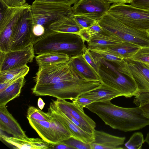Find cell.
<instances>
[{"label":"cell","mask_w":149,"mask_h":149,"mask_svg":"<svg viewBox=\"0 0 149 149\" xmlns=\"http://www.w3.org/2000/svg\"><path fill=\"white\" fill-rule=\"evenodd\" d=\"M85 108L96 114L105 124L113 129L130 132L149 125V119L144 116L139 107H121L109 100L93 102Z\"/></svg>","instance_id":"obj_1"},{"label":"cell","mask_w":149,"mask_h":149,"mask_svg":"<svg viewBox=\"0 0 149 149\" xmlns=\"http://www.w3.org/2000/svg\"><path fill=\"white\" fill-rule=\"evenodd\" d=\"M85 42L79 35L51 30L33 44L35 54L49 53L66 54L70 58L82 54L86 47Z\"/></svg>","instance_id":"obj_2"},{"label":"cell","mask_w":149,"mask_h":149,"mask_svg":"<svg viewBox=\"0 0 149 149\" xmlns=\"http://www.w3.org/2000/svg\"><path fill=\"white\" fill-rule=\"evenodd\" d=\"M102 31L113 34L124 41L137 44L141 47L149 46L147 31L128 26L108 13L98 20Z\"/></svg>","instance_id":"obj_3"},{"label":"cell","mask_w":149,"mask_h":149,"mask_svg":"<svg viewBox=\"0 0 149 149\" xmlns=\"http://www.w3.org/2000/svg\"><path fill=\"white\" fill-rule=\"evenodd\" d=\"M111 63L101 58L98 72L101 82L118 91L125 97L135 96L139 92L137 85Z\"/></svg>","instance_id":"obj_4"},{"label":"cell","mask_w":149,"mask_h":149,"mask_svg":"<svg viewBox=\"0 0 149 149\" xmlns=\"http://www.w3.org/2000/svg\"><path fill=\"white\" fill-rule=\"evenodd\" d=\"M71 7L61 3L34 1L30 8L32 25L40 24L49 29L52 23L72 12Z\"/></svg>","instance_id":"obj_5"},{"label":"cell","mask_w":149,"mask_h":149,"mask_svg":"<svg viewBox=\"0 0 149 149\" xmlns=\"http://www.w3.org/2000/svg\"><path fill=\"white\" fill-rule=\"evenodd\" d=\"M108 13L128 26L143 31H149V10L131 5L113 3Z\"/></svg>","instance_id":"obj_6"},{"label":"cell","mask_w":149,"mask_h":149,"mask_svg":"<svg viewBox=\"0 0 149 149\" xmlns=\"http://www.w3.org/2000/svg\"><path fill=\"white\" fill-rule=\"evenodd\" d=\"M81 78L67 62L39 67L35 77V85L53 84Z\"/></svg>","instance_id":"obj_7"},{"label":"cell","mask_w":149,"mask_h":149,"mask_svg":"<svg viewBox=\"0 0 149 149\" xmlns=\"http://www.w3.org/2000/svg\"><path fill=\"white\" fill-rule=\"evenodd\" d=\"M26 4L6 8L0 15V52L10 51V45L14 32L25 10Z\"/></svg>","instance_id":"obj_8"},{"label":"cell","mask_w":149,"mask_h":149,"mask_svg":"<svg viewBox=\"0 0 149 149\" xmlns=\"http://www.w3.org/2000/svg\"><path fill=\"white\" fill-rule=\"evenodd\" d=\"M117 66L120 73L137 85L139 92H149V64L123 59Z\"/></svg>","instance_id":"obj_9"},{"label":"cell","mask_w":149,"mask_h":149,"mask_svg":"<svg viewBox=\"0 0 149 149\" xmlns=\"http://www.w3.org/2000/svg\"><path fill=\"white\" fill-rule=\"evenodd\" d=\"M0 53V72L26 65L35 57L33 44L22 49Z\"/></svg>","instance_id":"obj_10"},{"label":"cell","mask_w":149,"mask_h":149,"mask_svg":"<svg viewBox=\"0 0 149 149\" xmlns=\"http://www.w3.org/2000/svg\"><path fill=\"white\" fill-rule=\"evenodd\" d=\"M30 8L26 9L14 32L10 51L23 49L33 42L32 24Z\"/></svg>","instance_id":"obj_11"},{"label":"cell","mask_w":149,"mask_h":149,"mask_svg":"<svg viewBox=\"0 0 149 149\" xmlns=\"http://www.w3.org/2000/svg\"><path fill=\"white\" fill-rule=\"evenodd\" d=\"M111 3L107 0H79L71 8L74 15H85L98 20L108 13Z\"/></svg>","instance_id":"obj_12"},{"label":"cell","mask_w":149,"mask_h":149,"mask_svg":"<svg viewBox=\"0 0 149 149\" xmlns=\"http://www.w3.org/2000/svg\"><path fill=\"white\" fill-rule=\"evenodd\" d=\"M57 107L68 118H72L79 122L86 132L94 134L96 126L95 123L74 102L67 101L65 100L57 99L53 100Z\"/></svg>","instance_id":"obj_13"},{"label":"cell","mask_w":149,"mask_h":149,"mask_svg":"<svg viewBox=\"0 0 149 149\" xmlns=\"http://www.w3.org/2000/svg\"><path fill=\"white\" fill-rule=\"evenodd\" d=\"M48 111L52 113L63 125L73 137L89 143L93 141L94 134L85 132L75 125L57 107L53 100L50 103Z\"/></svg>","instance_id":"obj_14"},{"label":"cell","mask_w":149,"mask_h":149,"mask_svg":"<svg viewBox=\"0 0 149 149\" xmlns=\"http://www.w3.org/2000/svg\"><path fill=\"white\" fill-rule=\"evenodd\" d=\"M94 140L90 143L91 149H120L125 137L113 135L104 132L95 130Z\"/></svg>","instance_id":"obj_15"},{"label":"cell","mask_w":149,"mask_h":149,"mask_svg":"<svg viewBox=\"0 0 149 149\" xmlns=\"http://www.w3.org/2000/svg\"><path fill=\"white\" fill-rule=\"evenodd\" d=\"M0 130L18 138L28 137L17 120L8 111L6 106H0Z\"/></svg>","instance_id":"obj_16"},{"label":"cell","mask_w":149,"mask_h":149,"mask_svg":"<svg viewBox=\"0 0 149 149\" xmlns=\"http://www.w3.org/2000/svg\"><path fill=\"white\" fill-rule=\"evenodd\" d=\"M0 138L16 149H49L51 144L39 138H18L1 134Z\"/></svg>","instance_id":"obj_17"},{"label":"cell","mask_w":149,"mask_h":149,"mask_svg":"<svg viewBox=\"0 0 149 149\" xmlns=\"http://www.w3.org/2000/svg\"><path fill=\"white\" fill-rule=\"evenodd\" d=\"M124 42L116 36L102 31L91 38L87 43L89 49L99 47L111 48L121 44Z\"/></svg>","instance_id":"obj_18"},{"label":"cell","mask_w":149,"mask_h":149,"mask_svg":"<svg viewBox=\"0 0 149 149\" xmlns=\"http://www.w3.org/2000/svg\"><path fill=\"white\" fill-rule=\"evenodd\" d=\"M49 28L55 32L72 33L79 35L82 29L74 19L72 11L52 23L49 26Z\"/></svg>","instance_id":"obj_19"},{"label":"cell","mask_w":149,"mask_h":149,"mask_svg":"<svg viewBox=\"0 0 149 149\" xmlns=\"http://www.w3.org/2000/svg\"><path fill=\"white\" fill-rule=\"evenodd\" d=\"M68 62L81 78L100 81L99 76L82 57V54L70 58Z\"/></svg>","instance_id":"obj_20"},{"label":"cell","mask_w":149,"mask_h":149,"mask_svg":"<svg viewBox=\"0 0 149 149\" xmlns=\"http://www.w3.org/2000/svg\"><path fill=\"white\" fill-rule=\"evenodd\" d=\"M27 118L31 126L42 139L50 144L59 143L50 122Z\"/></svg>","instance_id":"obj_21"},{"label":"cell","mask_w":149,"mask_h":149,"mask_svg":"<svg viewBox=\"0 0 149 149\" xmlns=\"http://www.w3.org/2000/svg\"><path fill=\"white\" fill-rule=\"evenodd\" d=\"M98 87L85 93L79 96L93 99L94 102L111 100L116 97L123 96L118 91L102 83Z\"/></svg>","instance_id":"obj_22"},{"label":"cell","mask_w":149,"mask_h":149,"mask_svg":"<svg viewBox=\"0 0 149 149\" xmlns=\"http://www.w3.org/2000/svg\"><path fill=\"white\" fill-rule=\"evenodd\" d=\"M25 83L24 77H21L0 92V106H6L8 102L19 97Z\"/></svg>","instance_id":"obj_23"},{"label":"cell","mask_w":149,"mask_h":149,"mask_svg":"<svg viewBox=\"0 0 149 149\" xmlns=\"http://www.w3.org/2000/svg\"><path fill=\"white\" fill-rule=\"evenodd\" d=\"M39 67L67 62L70 59L67 54L62 53L49 52L38 55L35 57Z\"/></svg>","instance_id":"obj_24"},{"label":"cell","mask_w":149,"mask_h":149,"mask_svg":"<svg viewBox=\"0 0 149 149\" xmlns=\"http://www.w3.org/2000/svg\"><path fill=\"white\" fill-rule=\"evenodd\" d=\"M140 47V46L135 44L124 42L116 47L105 49L117 57L128 59Z\"/></svg>","instance_id":"obj_25"},{"label":"cell","mask_w":149,"mask_h":149,"mask_svg":"<svg viewBox=\"0 0 149 149\" xmlns=\"http://www.w3.org/2000/svg\"><path fill=\"white\" fill-rule=\"evenodd\" d=\"M29 68L27 65L0 72V83L15 81L24 77L28 73Z\"/></svg>","instance_id":"obj_26"},{"label":"cell","mask_w":149,"mask_h":149,"mask_svg":"<svg viewBox=\"0 0 149 149\" xmlns=\"http://www.w3.org/2000/svg\"><path fill=\"white\" fill-rule=\"evenodd\" d=\"M48 112L51 117L50 123L59 143L72 137L70 132L54 115L49 111Z\"/></svg>","instance_id":"obj_27"},{"label":"cell","mask_w":149,"mask_h":149,"mask_svg":"<svg viewBox=\"0 0 149 149\" xmlns=\"http://www.w3.org/2000/svg\"><path fill=\"white\" fill-rule=\"evenodd\" d=\"M134 102L139 107L143 115L149 119V92H139Z\"/></svg>","instance_id":"obj_28"},{"label":"cell","mask_w":149,"mask_h":149,"mask_svg":"<svg viewBox=\"0 0 149 149\" xmlns=\"http://www.w3.org/2000/svg\"><path fill=\"white\" fill-rule=\"evenodd\" d=\"M89 49L95 55L117 65L123 59L116 56L105 49L96 47Z\"/></svg>","instance_id":"obj_29"},{"label":"cell","mask_w":149,"mask_h":149,"mask_svg":"<svg viewBox=\"0 0 149 149\" xmlns=\"http://www.w3.org/2000/svg\"><path fill=\"white\" fill-rule=\"evenodd\" d=\"M102 30L98 20L88 27L82 29L79 34L83 40L87 43L88 42L91 38Z\"/></svg>","instance_id":"obj_30"},{"label":"cell","mask_w":149,"mask_h":149,"mask_svg":"<svg viewBox=\"0 0 149 149\" xmlns=\"http://www.w3.org/2000/svg\"><path fill=\"white\" fill-rule=\"evenodd\" d=\"M27 118L36 120L50 122L51 117L49 113H45L33 106L29 107L27 111Z\"/></svg>","instance_id":"obj_31"},{"label":"cell","mask_w":149,"mask_h":149,"mask_svg":"<svg viewBox=\"0 0 149 149\" xmlns=\"http://www.w3.org/2000/svg\"><path fill=\"white\" fill-rule=\"evenodd\" d=\"M145 142L143 135L141 132L134 133L129 140L125 144L126 148L140 149Z\"/></svg>","instance_id":"obj_32"},{"label":"cell","mask_w":149,"mask_h":149,"mask_svg":"<svg viewBox=\"0 0 149 149\" xmlns=\"http://www.w3.org/2000/svg\"><path fill=\"white\" fill-rule=\"evenodd\" d=\"M82 56L99 76L98 72L101 58L95 55L87 47L82 54Z\"/></svg>","instance_id":"obj_33"},{"label":"cell","mask_w":149,"mask_h":149,"mask_svg":"<svg viewBox=\"0 0 149 149\" xmlns=\"http://www.w3.org/2000/svg\"><path fill=\"white\" fill-rule=\"evenodd\" d=\"M128 59L149 64V46L140 48Z\"/></svg>","instance_id":"obj_34"},{"label":"cell","mask_w":149,"mask_h":149,"mask_svg":"<svg viewBox=\"0 0 149 149\" xmlns=\"http://www.w3.org/2000/svg\"><path fill=\"white\" fill-rule=\"evenodd\" d=\"M62 141L72 149H91L90 143L84 142L73 137Z\"/></svg>","instance_id":"obj_35"},{"label":"cell","mask_w":149,"mask_h":149,"mask_svg":"<svg viewBox=\"0 0 149 149\" xmlns=\"http://www.w3.org/2000/svg\"><path fill=\"white\" fill-rule=\"evenodd\" d=\"M50 31L49 29H47L41 25H33L32 31L33 35V45L36 42L45 36Z\"/></svg>","instance_id":"obj_36"},{"label":"cell","mask_w":149,"mask_h":149,"mask_svg":"<svg viewBox=\"0 0 149 149\" xmlns=\"http://www.w3.org/2000/svg\"><path fill=\"white\" fill-rule=\"evenodd\" d=\"M74 19L82 29L88 27L97 21L84 15H74Z\"/></svg>","instance_id":"obj_37"},{"label":"cell","mask_w":149,"mask_h":149,"mask_svg":"<svg viewBox=\"0 0 149 149\" xmlns=\"http://www.w3.org/2000/svg\"><path fill=\"white\" fill-rule=\"evenodd\" d=\"M26 0H0L3 7L7 8L22 5L26 3Z\"/></svg>","instance_id":"obj_38"},{"label":"cell","mask_w":149,"mask_h":149,"mask_svg":"<svg viewBox=\"0 0 149 149\" xmlns=\"http://www.w3.org/2000/svg\"><path fill=\"white\" fill-rule=\"evenodd\" d=\"M72 101H73L75 104L82 110H84V108L86 106L94 102V101L93 99L81 96H79Z\"/></svg>","instance_id":"obj_39"},{"label":"cell","mask_w":149,"mask_h":149,"mask_svg":"<svg viewBox=\"0 0 149 149\" xmlns=\"http://www.w3.org/2000/svg\"><path fill=\"white\" fill-rule=\"evenodd\" d=\"M130 4L134 7L149 10V0H132Z\"/></svg>","instance_id":"obj_40"},{"label":"cell","mask_w":149,"mask_h":149,"mask_svg":"<svg viewBox=\"0 0 149 149\" xmlns=\"http://www.w3.org/2000/svg\"><path fill=\"white\" fill-rule=\"evenodd\" d=\"M79 0H35L34 1L51 2L61 3L70 6L76 3Z\"/></svg>","instance_id":"obj_41"},{"label":"cell","mask_w":149,"mask_h":149,"mask_svg":"<svg viewBox=\"0 0 149 149\" xmlns=\"http://www.w3.org/2000/svg\"><path fill=\"white\" fill-rule=\"evenodd\" d=\"M49 149H72L62 141L56 144H51Z\"/></svg>","instance_id":"obj_42"},{"label":"cell","mask_w":149,"mask_h":149,"mask_svg":"<svg viewBox=\"0 0 149 149\" xmlns=\"http://www.w3.org/2000/svg\"><path fill=\"white\" fill-rule=\"evenodd\" d=\"M111 3L117 4H130L132 0H107Z\"/></svg>","instance_id":"obj_43"},{"label":"cell","mask_w":149,"mask_h":149,"mask_svg":"<svg viewBox=\"0 0 149 149\" xmlns=\"http://www.w3.org/2000/svg\"><path fill=\"white\" fill-rule=\"evenodd\" d=\"M45 103L42 99L40 97H39L38 101V105L40 109L42 110L44 108Z\"/></svg>","instance_id":"obj_44"},{"label":"cell","mask_w":149,"mask_h":149,"mask_svg":"<svg viewBox=\"0 0 149 149\" xmlns=\"http://www.w3.org/2000/svg\"><path fill=\"white\" fill-rule=\"evenodd\" d=\"M145 142H146L149 145V131L147 134L144 140Z\"/></svg>","instance_id":"obj_45"},{"label":"cell","mask_w":149,"mask_h":149,"mask_svg":"<svg viewBox=\"0 0 149 149\" xmlns=\"http://www.w3.org/2000/svg\"><path fill=\"white\" fill-rule=\"evenodd\" d=\"M147 31L148 33V34H149V31Z\"/></svg>","instance_id":"obj_46"}]
</instances>
